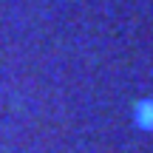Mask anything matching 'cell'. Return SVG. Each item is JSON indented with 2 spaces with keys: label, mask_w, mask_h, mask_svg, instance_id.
I'll return each instance as SVG.
<instances>
[{
  "label": "cell",
  "mask_w": 153,
  "mask_h": 153,
  "mask_svg": "<svg viewBox=\"0 0 153 153\" xmlns=\"http://www.w3.org/2000/svg\"><path fill=\"white\" fill-rule=\"evenodd\" d=\"M136 125L139 128H145V131H153V99L148 102H139L136 105Z\"/></svg>",
  "instance_id": "6da1fadb"
}]
</instances>
